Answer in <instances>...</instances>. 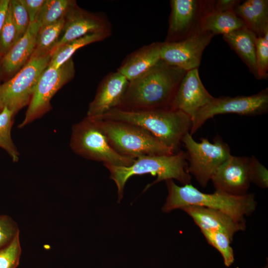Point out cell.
<instances>
[{"label":"cell","mask_w":268,"mask_h":268,"mask_svg":"<svg viewBox=\"0 0 268 268\" xmlns=\"http://www.w3.org/2000/svg\"><path fill=\"white\" fill-rule=\"evenodd\" d=\"M162 42H154L129 55L117 71L129 81L144 74L160 60Z\"/></svg>","instance_id":"19"},{"label":"cell","mask_w":268,"mask_h":268,"mask_svg":"<svg viewBox=\"0 0 268 268\" xmlns=\"http://www.w3.org/2000/svg\"><path fill=\"white\" fill-rule=\"evenodd\" d=\"M129 81L118 71L107 75L90 103L87 117L96 118L119 107Z\"/></svg>","instance_id":"16"},{"label":"cell","mask_w":268,"mask_h":268,"mask_svg":"<svg viewBox=\"0 0 268 268\" xmlns=\"http://www.w3.org/2000/svg\"><path fill=\"white\" fill-rule=\"evenodd\" d=\"M250 157L231 155L211 177L215 191L234 196L247 194L251 183Z\"/></svg>","instance_id":"13"},{"label":"cell","mask_w":268,"mask_h":268,"mask_svg":"<svg viewBox=\"0 0 268 268\" xmlns=\"http://www.w3.org/2000/svg\"><path fill=\"white\" fill-rule=\"evenodd\" d=\"M268 110V88L250 96H221L213 99L197 114L192 121V135L209 119L220 114H235L254 116Z\"/></svg>","instance_id":"10"},{"label":"cell","mask_w":268,"mask_h":268,"mask_svg":"<svg viewBox=\"0 0 268 268\" xmlns=\"http://www.w3.org/2000/svg\"></svg>","instance_id":"39"},{"label":"cell","mask_w":268,"mask_h":268,"mask_svg":"<svg viewBox=\"0 0 268 268\" xmlns=\"http://www.w3.org/2000/svg\"><path fill=\"white\" fill-rule=\"evenodd\" d=\"M74 73L72 58L58 68L48 65L37 83L24 118L18 128L27 126L50 111L52 97L74 77Z\"/></svg>","instance_id":"9"},{"label":"cell","mask_w":268,"mask_h":268,"mask_svg":"<svg viewBox=\"0 0 268 268\" xmlns=\"http://www.w3.org/2000/svg\"><path fill=\"white\" fill-rule=\"evenodd\" d=\"M20 232L6 246L0 248V268H16L21 254Z\"/></svg>","instance_id":"28"},{"label":"cell","mask_w":268,"mask_h":268,"mask_svg":"<svg viewBox=\"0 0 268 268\" xmlns=\"http://www.w3.org/2000/svg\"><path fill=\"white\" fill-rule=\"evenodd\" d=\"M201 232L208 243L220 253L225 266L227 267L231 266L234 262V252L231 246L232 239L221 232L206 230Z\"/></svg>","instance_id":"27"},{"label":"cell","mask_w":268,"mask_h":268,"mask_svg":"<svg viewBox=\"0 0 268 268\" xmlns=\"http://www.w3.org/2000/svg\"><path fill=\"white\" fill-rule=\"evenodd\" d=\"M39 29L37 21L30 23L25 34L14 43L2 58L0 73L8 76L12 75L25 66L34 52Z\"/></svg>","instance_id":"18"},{"label":"cell","mask_w":268,"mask_h":268,"mask_svg":"<svg viewBox=\"0 0 268 268\" xmlns=\"http://www.w3.org/2000/svg\"><path fill=\"white\" fill-rule=\"evenodd\" d=\"M64 24L65 18H63L55 23L39 28L31 57L52 55L60 38Z\"/></svg>","instance_id":"24"},{"label":"cell","mask_w":268,"mask_h":268,"mask_svg":"<svg viewBox=\"0 0 268 268\" xmlns=\"http://www.w3.org/2000/svg\"><path fill=\"white\" fill-rule=\"evenodd\" d=\"M245 26L234 10L219 11L212 8L204 17L201 29L214 36L219 34L223 36Z\"/></svg>","instance_id":"22"},{"label":"cell","mask_w":268,"mask_h":268,"mask_svg":"<svg viewBox=\"0 0 268 268\" xmlns=\"http://www.w3.org/2000/svg\"><path fill=\"white\" fill-rule=\"evenodd\" d=\"M15 37L16 29L9 5L0 33V55L1 58L14 44Z\"/></svg>","instance_id":"29"},{"label":"cell","mask_w":268,"mask_h":268,"mask_svg":"<svg viewBox=\"0 0 268 268\" xmlns=\"http://www.w3.org/2000/svg\"><path fill=\"white\" fill-rule=\"evenodd\" d=\"M234 11L257 37L268 32V0H247L238 4Z\"/></svg>","instance_id":"20"},{"label":"cell","mask_w":268,"mask_h":268,"mask_svg":"<svg viewBox=\"0 0 268 268\" xmlns=\"http://www.w3.org/2000/svg\"><path fill=\"white\" fill-rule=\"evenodd\" d=\"M111 32H98L86 34L69 41L57 48L52 54L49 66L59 68L71 58L72 55L79 49L92 43L103 40Z\"/></svg>","instance_id":"23"},{"label":"cell","mask_w":268,"mask_h":268,"mask_svg":"<svg viewBox=\"0 0 268 268\" xmlns=\"http://www.w3.org/2000/svg\"><path fill=\"white\" fill-rule=\"evenodd\" d=\"M9 6L16 29L15 42L25 34L30 21L27 11L20 0H10Z\"/></svg>","instance_id":"30"},{"label":"cell","mask_w":268,"mask_h":268,"mask_svg":"<svg viewBox=\"0 0 268 268\" xmlns=\"http://www.w3.org/2000/svg\"><path fill=\"white\" fill-rule=\"evenodd\" d=\"M213 98L203 85L198 68H195L187 71L170 108L182 111L193 121L199 111Z\"/></svg>","instance_id":"14"},{"label":"cell","mask_w":268,"mask_h":268,"mask_svg":"<svg viewBox=\"0 0 268 268\" xmlns=\"http://www.w3.org/2000/svg\"><path fill=\"white\" fill-rule=\"evenodd\" d=\"M75 2L71 0H46L37 21L39 28L65 18Z\"/></svg>","instance_id":"26"},{"label":"cell","mask_w":268,"mask_h":268,"mask_svg":"<svg viewBox=\"0 0 268 268\" xmlns=\"http://www.w3.org/2000/svg\"><path fill=\"white\" fill-rule=\"evenodd\" d=\"M214 0H172L169 28L165 42L184 40L202 30V20Z\"/></svg>","instance_id":"11"},{"label":"cell","mask_w":268,"mask_h":268,"mask_svg":"<svg viewBox=\"0 0 268 268\" xmlns=\"http://www.w3.org/2000/svg\"><path fill=\"white\" fill-rule=\"evenodd\" d=\"M10 0H0V33L9 5ZM0 58H1L0 55Z\"/></svg>","instance_id":"36"},{"label":"cell","mask_w":268,"mask_h":268,"mask_svg":"<svg viewBox=\"0 0 268 268\" xmlns=\"http://www.w3.org/2000/svg\"><path fill=\"white\" fill-rule=\"evenodd\" d=\"M186 153L179 150L171 155H150L137 158L128 166H104L110 173V178L117 187L118 202L123 197L124 189L128 179L134 175L151 174L156 176V179L147 185V189L152 185L161 181L176 180L183 185L191 183V176L187 171Z\"/></svg>","instance_id":"4"},{"label":"cell","mask_w":268,"mask_h":268,"mask_svg":"<svg viewBox=\"0 0 268 268\" xmlns=\"http://www.w3.org/2000/svg\"><path fill=\"white\" fill-rule=\"evenodd\" d=\"M181 209L193 219L201 231L221 232L233 240L235 234L246 228L245 222L237 220L219 210L197 205L186 206Z\"/></svg>","instance_id":"17"},{"label":"cell","mask_w":268,"mask_h":268,"mask_svg":"<svg viewBox=\"0 0 268 268\" xmlns=\"http://www.w3.org/2000/svg\"><path fill=\"white\" fill-rule=\"evenodd\" d=\"M93 118L135 125L149 132L174 153L179 151L183 137L190 132L192 125L188 115L170 107L142 110L115 108Z\"/></svg>","instance_id":"2"},{"label":"cell","mask_w":268,"mask_h":268,"mask_svg":"<svg viewBox=\"0 0 268 268\" xmlns=\"http://www.w3.org/2000/svg\"><path fill=\"white\" fill-rule=\"evenodd\" d=\"M93 119L105 133L111 145L122 155L136 159L146 156L175 153L149 132L135 125Z\"/></svg>","instance_id":"5"},{"label":"cell","mask_w":268,"mask_h":268,"mask_svg":"<svg viewBox=\"0 0 268 268\" xmlns=\"http://www.w3.org/2000/svg\"><path fill=\"white\" fill-rule=\"evenodd\" d=\"M213 37L201 30L178 42H162L160 60L186 71L199 68L202 53Z\"/></svg>","instance_id":"12"},{"label":"cell","mask_w":268,"mask_h":268,"mask_svg":"<svg viewBox=\"0 0 268 268\" xmlns=\"http://www.w3.org/2000/svg\"><path fill=\"white\" fill-rule=\"evenodd\" d=\"M3 107L1 106V105L0 104V112L2 111L3 109Z\"/></svg>","instance_id":"37"},{"label":"cell","mask_w":268,"mask_h":268,"mask_svg":"<svg viewBox=\"0 0 268 268\" xmlns=\"http://www.w3.org/2000/svg\"><path fill=\"white\" fill-rule=\"evenodd\" d=\"M187 71L160 60L147 72L129 82L117 108L142 110L170 107Z\"/></svg>","instance_id":"1"},{"label":"cell","mask_w":268,"mask_h":268,"mask_svg":"<svg viewBox=\"0 0 268 268\" xmlns=\"http://www.w3.org/2000/svg\"><path fill=\"white\" fill-rule=\"evenodd\" d=\"M69 146L75 154L104 165L128 166L135 160L117 152L96 120L87 116L72 126Z\"/></svg>","instance_id":"6"},{"label":"cell","mask_w":268,"mask_h":268,"mask_svg":"<svg viewBox=\"0 0 268 268\" xmlns=\"http://www.w3.org/2000/svg\"><path fill=\"white\" fill-rule=\"evenodd\" d=\"M250 170L251 183L261 188L267 189L268 187V170L254 155L250 157Z\"/></svg>","instance_id":"33"},{"label":"cell","mask_w":268,"mask_h":268,"mask_svg":"<svg viewBox=\"0 0 268 268\" xmlns=\"http://www.w3.org/2000/svg\"><path fill=\"white\" fill-rule=\"evenodd\" d=\"M51 55L30 57L27 63L9 80L0 84V104L15 115L28 105L37 83L48 66Z\"/></svg>","instance_id":"8"},{"label":"cell","mask_w":268,"mask_h":268,"mask_svg":"<svg viewBox=\"0 0 268 268\" xmlns=\"http://www.w3.org/2000/svg\"><path fill=\"white\" fill-rule=\"evenodd\" d=\"M262 268H268V264L266 265H265L264 267H263Z\"/></svg>","instance_id":"38"},{"label":"cell","mask_w":268,"mask_h":268,"mask_svg":"<svg viewBox=\"0 0 268 268\" xmlns=\"http://www.w3.org/2000/svg\"><path fill=\"white\" fill-rule=\"evenodd\" d=\"M110 30V24L106 18L88 12L75 2L65 17V24L60 38L53 52L62 45L86 34L111 32Z\"/></svg>","instance_id":"15"},{"label":"cell","mask_w":268,"mask_h":268,"mask_svg":"<svg viewBox=\"0 0 268 268\" xmlns=\"http://www.w3.org/2000/svg\"><path fill=\"white\" fill-rule=\"evenodd\" d=\"M240 3L241 1L237 0H214L213 9L219 11H232Z\"/></svg>","instance_id":"35"},{"label":"cell","mask_w":268,"mask_h":268,"mask_svg":"<svg viewBox=\"0 0 268 268\" xmlns=\"http://www.w3.org/2000/svg\"><path fill=\"white\" fill-rule=\"evenodd\" d=\"M15 114L6 107L0 112V147L9 155L13 162L19 160L20 152L11 137V129Z\"/></svg>","instance_id":"25"},{"label":"cell","mask_w":268,"mask_h":268,"mask_svg":"<svg viewBox=\"0 0 268 268\" xmlns=\"http://www.w3.org/2000/svg\"><path fill=\"white\" fill-rule=\"evenodd\" d=\"M168 195L162 208L164 212L189 205L201 206L222 211L239 221L256 210L257 202L254 194L234 196L215 191L208 194L201 192L191 183L179 186L173 180L166 181Z\"/></svg>","instance_id":"3"},{"label":"cell","mask_w":268,"mask_h":268,"mask_svg":"<svg viewBox=\"0 0 268 268\" xmlns=\"http://www.w3.org/2000/svg\"><path fill=\"white\" fill-rule=\"evenodd\" d=\"M20 232L16 222L7 215H0V248L9 243Z\"/></svg>","instance_id":"32"},{"label":"cell","mask_w":268,"mask_h":268,"mask_svg":"<svg viewBox=\"0 0 268 268\" xmlns=\"http://www.w3.org/2000/svg\"><path fill=\"white\" fill-rule=\"evenodd\" d=\"M213 140L211 143L201 138L197 142L188 132L181 141L187 150V171L202 187L207 186L217 169L231 155L229 146L219 135Z\"/></svg>","instance_id":"7"},{"label":"cell","mask_w":268,"mask_h":268,"mask_svg":"<svg viewBox=\"0 0 268 268\" xmlns=\"http://www.w3.org/2000/svg\"><path fill=\"white\" fill-rule=\"evenodd\" d=\"M223 38L247 66L254 76L259 79L256 60V34L245 26L223 35Z\"/></svg>","instance_id":"21"},{"label":"cell","mask_w":268,"mask_h":268,"mask_svg":"<svg viewBox=\"0 0 268 268\" xmlns=\"http://www.w3.org/2000/svg\"><path fill=\"white\" fill-rule=\"evenodd\" d=\"M256 60L259 79H267L268 71V32L257 37L256 43Z\"/></svg>","instance_id":"31"},{"label":"cell","mask_w":268,"mask_h":268,"mask_svg":"<svg viewBox=\"0 0 268 268\" xmlns=\"http://www.w3.org/2000/svg\"><path fill=\"white\" fill-rule=\"evenodd\" d=\"M28 15L30 23L38 21L45 0H20Z\"/></svg>","instance_id":"34"}]
</instances>
